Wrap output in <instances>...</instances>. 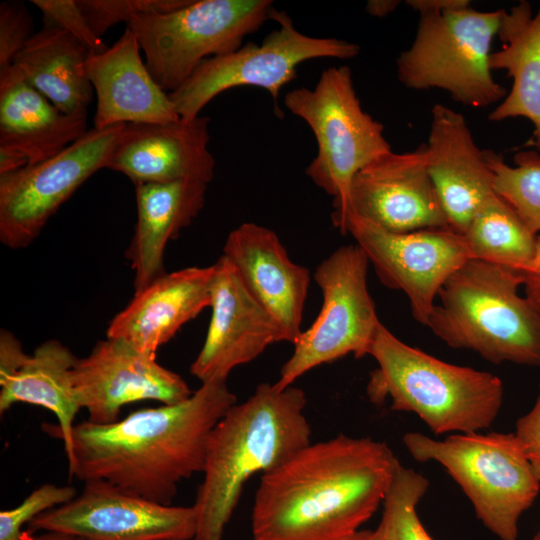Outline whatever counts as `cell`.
<instances>
[{"instance_id":"6da1fadb","label":"cell","mask_w":540,"mask_h":540,"mask_svg":"<svg viewBox=\"0 0 540 540\" xmlns=\"http://www.w3.org/2000/svg\"><path fill=\"white\" fill-rule=\"evenodd\" d=\"M401 463L382 441L344 434L310 443L261 476L252 540H341L379 506Z\"/></svg>"},{"instance_id":"7a4b0ae2","label":"cell","mask_w":540,"mask_h":540,"mask_svg":"<svg viewBox=\"0 0 540 540\" xmlns=\"http://www.w3.org/2000/svg\"><path fill=\"white\" fill-rule=\"evenodd\" d=\"M236 403L227 381L216 380L202 383L176 404L139 409L111 424L80 422L73 430L69 476L103 480L172 505L179 483L202 473L209 435Z\"/></svg>"},{"instance_id":"3957f363","label":"cell","mask_w":540,"mask_h":540,"mask_svg":"<svg viewBox=\"0 0 540 540\" xmlns=\"http://www.w3.org/2000/svg\"><path fill=\"white\" fill-rule=\"evenodd\" d=\"M306 403L301 388L278 390L262 383L218 421L208 438L203 480L192 505L193 540H223L250 477L271 471L311 443Z\"/></svg>"},{"instance_id":"277c9868","label":"cell","mask_w":540,"mask_h":540,"mask_svg":"<svg viewBox=\"0 0 540 540\" xmlns=\"http://www.w3.org/2000/svg\"><path fill=\"white\" fill-rule=\"evenodd\" d=\"M377 362L369 400H391V410L415 413L435 435L489 428L504 399L502 380L487 371L442 361L397 338L382 323L369 353Z\"/></svg>"},{"instance_id":"5b68a950","label":"cell","mask_w":540,"mask_h":540,"mask_svg":"<svg viewBox=\"0 0 540 540\" xmlns=\"http://www.w3.org/2000/svg\"><path fill=\"white\" fill-rule=\"evenodd\" d=\"M522 285L523 274L470 258L439 290L426 327L491 363L540 367V309L518 293Z\"/></svg>"},{"instance_id":"8992f818","label":"cell","mask_w":540,"mask_h":540,"mask_svg":"<svg viewBox=\"0 0 540 540\" xmlns=\"http://www.w3.org/2000/svg\"><path fill=\"white\" fill-rule=\"evenodd\" d=\"M403 443L415 460L445 468L487 530L500 540H517L520 519L536 500L540 482L515 433H455L435 439L407 432Z\"/></svg>"},{"instance_id":"52a82bcc","label":"cell","mask_w":540,"mask_h":540,"mask_svg":"<svg viewBox=\"0 0 540 540\" xmlns=\"http://www.w3.org/2000/svg\"><path fill=\"white\" fill-rule=\"evenodd\" d=\"M500 21L501 10L470 6L420 12L412 44L396 59L398 80L413 90L441 89L473 108L500 103L507 91L489 66Z\"/></svg>"},{"instance_id":"ba28073f","label":"cell","mask_w":540,"mask_h":540,"mask_svg":"<svg viewBox=\"0 0 540 540\" xmlns=\"http://www.w3.org/2000/svg\"><path fill=\"white\" fill-rule=\"evenodd\" d=\"M284 104L315 136L317 154L305 172L333 197L332 222L337 227L347 213L355 175L392 151L384 126L362 109L348 66L327 68L314 88L289 91Z\"/></svg>"},{"instance_id":"9c48e42d","label":"cell","mask_w":540,"mask_h":540,"mask_svg":"<svg viewBox=\"0 0 540 540\" xmlns=\"http://www.w3.org/2000/svg\"><path fill=\"white\" fill-rule=\"evenodd\" d=\"M274 9L271 0H190L173 11L136 15L127 27L152 77L171 93L206 59L240 48Z\"/></svg>"},{"instance_id":"30bf717a","label":"cell","mask_w":540,"mask_h":540,"mask_svg":"<svg viewBox=\"0 0 540 540\" xmlns=\"http://www.w3.org/2000/svg\"><path fill=\"white\" fill-rule=\"evenodd\" d=\"M270 20L279 28L261 44L248 42L232 52L206 59L182 86L169 93L180 118L198 117L217 95L240 86H255L270 93L276 115L281 117L280 91L296 78L299 64L318 58L351 59L360 52L355 43L300 32L285 11L274 9Z\"/></svg>"},{"instance_id":"8fae6325","label":"cell","mask_w":540,"mask_h":540,"mask_svg":"<svg viewBox=\"0 0 540 540\" xmlns=\"http://www.w3.org/2000/svg\"><path fill=\"white\" fill-rule=\"evenodd\" d=\"M369 260L355 243L332 252L315 269L322 307L312 325L302 331L283 364L274 387L283 390L306 372L348 354L362 358L381 324L368 290Z\"/></svg>"},{"instance_id":"7c38bea8","label":"cell","mask_w":540,"mask_h":540,"mask_svg":"<svg viewBox=\"0 0 540 540\" xmlns=\"http://www.w3.org/2000/svg\"><path fill=\"white\" fill-rule=\"evenodd\" d=\"M125 124L92 128L57 155L0 175V241L29 246L60 206L95 172L106 168Z\"/></svg>"},{"instance_id":"4fadbf2b","label":"cell","mask_w":540,"mask_h":540,"mask_svg":"<svg viewBox=\"0 0 540 540\" xmlns=\"http://www.w3.org/2000/svg\"><path fill=\"white\" fill-rule=\"evenodd\" d=\"M337 229L353 237L385 286L408 297L423 326L443 284L471 258L463 235L450 227L396 233L348 212Z\"/></svg>"},{"instance_id":"5bb4252c","label":"cell","mask_w":540,"mask_h":540,"mask_svg":"<svg viewBox=\"0 0 540 540\" xmlns=\"http://www.w3.org/2000/svg\"><path fill=\"white\" fill-rule=\"evenodd\" d=\"M30 531H56L85 540H190L193 506L158 504L103 480L84 482L81 493L32 520Z\"/></svg>"},{"instance_id":"9a60e30c","label":"cell","mask_w":540,"mask_h":540,"mask_svg":"<svg viewBox=\"0 0 540 540\" xmlns=\"http://www.w3.org/2000/svg\"><path fill=\"white\" fill-rule=\"evenodd\" d=\"M78 404L88 412V421L105 425L119 420L129 403L154 400L176 404L193 391L177 373L163 367L156 355L144 353L114 338L98 341L72 370Z\"/></svg>"},{"instance_id":"2e32d148","label":"cell","mask_w":540,"mask_h":540,"mask_svg":"<svg viewBox=\"0 0 540 540\" xmlns=\"http://www.w3.org/2000/svg\"><path fill=\"white\" fill-rule=\"evenodd\" d=\"M348 212L396 233L449 227L424 144L409 152L390 151L360 170L350 187Z\"/></svg>"},{"instance_id":"e0dca14e","label":"cell","mask_w":540,"mask_h":540,"mask_svg":"<svg viewBox=\"0 0 540 540\" xmlns=\"http://www.w3.org/2000/svg\"><path fill=\"white\" fill-rule=\"evenodd\" d=\"M214 268L210 323L190 366L201 383L227 381L235 367L256 359L271 344L288 342L280 324L250 295L224 256Z\"/></svg>"},{"instance_id":"ac0fdd59","label":"cell","mask_w":540,"mask_h":540,"mask_svg":"<svg viewBox=\"0 0 540 540\" xmlns=\"http://www.w3.org/2000/svg\"><path fill=\"white\" fill-rule=\"evenodd\" d=\"M205 116L170 123H126L108 161L133 184L199 180L210 183L215 159Z\"/></svg>"},{"instance_id":"d6986e66","label":"cell","mask_w":540,"mask_h":540,"mask_svg":"<svg viewBox=\"0 0 540 540\" xmlns=\"http://www.w3.org/2000/svg\"><path fill=\"white\" fill-rule=\"evenodd\" d=\"M222 256L294 344L302 333L310 271L289 258L273 230L253 222H244L229 233Z\"/></svg>"},{"instance_id":"ffe728a7","label":"cell","mask_w":540,"mask_h":540,"mask_svg":"<svg viewBox=\"0 0 540 540\" xmlns=\"http://www.w3.org/2000/svg\"><path fill=\"white\" fill-rule=\"evenodd\" d=\"M425 145L427 167L451 229L463 235L476 212L494 194L484 150L465 117L435 104Z\"/></svg>"},{"instance_id":"44dd1931","label":"cell","mask_w":540,"mask_h":540,"mask_svg":"<svg viewBox=\"0 0 540 540\" xmlns=\"http://www.w3.org/2000/svg\"><path fill=\"white\" fill-rule=\"evenodd\" d=\"M140 50L135 34L126 27L105 51L89 55L86 74L97 99L94 128L180 119L169 93L156 83Z\"/></svg>"},{"instance_id":"7402d4cb","label":"cell","mask_w":540,"mask_h":540,"mask_svg":"<svg viewBox=\"0 0 540 540\" xmlns=\"http://www.w3.org/2000/svg\"><path fill=\"white\" fill-rule=\"evenodd\" d=\"M214 264L165 273L135 292L109 323L107 337L156 355L181 327L210 307Z\"/></svg>"},{"instance_id":"603a6c76","label":"cell","mask_w":540,"mask_h":540,"mask_svg":"<svg viewBox=\"0 0 540 540\" xmlns=\"http://www.w3.org/2000/svg\"><path fill=\"white\" fill-rule=\"evenodd\" d=\"M87 113L67 114L28 84L12 65L0 71V148L28 165L45 161L87 132Z\"/></svg>"},{"instance_id":"cb8c5ba5","label":"cell","mask_w":540,"mask_h":540,"mask_svg":"<svg viewBox=\"0 0 540 540\" xmlns=\"http://www.w3.org/2000/svg\"><path fill=\"white\" fill-rule=\"evenodd\" d=\"M208 185L199 180H180L135 186L137 222L125 252L134 271L135 292L166 273V246L203 209Z\"/></svg>"},{"instance_id":"d4e9b609","label":"cell","mask_w":540,"mask_h":540,"mask_svg":"<svg viewBox=\"0 0 540 540\" xmlns=\"http://www.w3.org/2000/svg\"><path fill=\"white\" fill-rule=\"evenodd\" d=\"M497 36L503 46L491 53L489 66L491 70H505L512 78V87L488 119H528L534 128L531 144L540 150V5L535 15L524 0L508 11L501 10Z\"/></svg>"},{"instance_id":"484cf974","label":"cell","mask_w":540,"mask_h":540,"mask_svg":"<svg viewBox=\"0 0 540 540\" xmlns=\"http://www.w3.org/2000/svg\"><path fill=\"white\" fill-rule=\"evenodd\" d=\"M89 55L69 32L43 24L18 53L13 66L58 109L81 114L87 113L94 92L85 68Z\"/></svg>"},{"instance_id":"4316f807","label":"cell","mask_w":540,"mask_h":540,"mask_svg":"<svg viewBox=\"0 0 540 540\" xmlns=\"http://www.w3.org/2000/svg\"><path fill=\"white\" fill-rule=\"evenodd\" d=\"M77 357L58 340L41 343L19 369L0 381V413L16 403H28L51 411L58 421L68 464L73 456L74 419L81 407L72 384Z\"/></svg>"},{"instance_id":"83f0119b","label":"cell","mask_w":540,"mask_h":540,"mask_svg":"<svg viewBox=\"0 0 540 540\" xmlns=\"http://www.w3.org/2000/svg\"><path fill=\"white\" fill-rule=\"evenodd\" d=\"M537 234L495 193L463 233L470 257L525 274L532 266Z\"/></svg>"},{"instance_id":"f1b7e54d","label":"cell","mask_w":540,"mask_h":540,"mask_svg":"<svg viewBox=\"0 0 540 540\" xmlns=\"http://www.w3.org/2000/svg\"><path fill=\"white\" fill-rule=\"evenodd\" d=\"M485 160L493 175V191L506 201L527 225L540 232V153L520 151L514 166L491 149L484 150Z\"/></svg>"},{"instance_id":"f546056e","label":"cell","mask_w":540,"mask_h":540,"mask_svg":"<svg viewBox=\"0 0 540 540\" xmlns=\"http://www.w3.org/2000/svg\"><path fill=\"white\" fill-rule=\"evenodd\" d=\"M429 481L412 468L399 466L383 501L377 529L385 540H433L421 523L417 506Z\"/></svg>"},{"instance_id":"4dcf8cb0","label":"cell","mask_w":540,"mask_h":540,"mask_svg":"<svg viewBox=\"0 0 540 540\" xmlns=\"http://www.w3.org/2000/svg\"><path fill=\"white\" fill-rule=\"evenodd\" d=\"M71 485L45 483L33 490L18 506L0 512V540H24L23 527L46 511L64 505L77 496Z\"/></svg>"},{"instance_id":"1f68e13d","label":"cell","mask_w":540,"mask_h":540,"mask_svg":"<svg viewBox=\"0 0 540 540\" xmlns=\"http://www.w3.org/2000/svg\"><path fill=\"white\" fill-rule=\"evenodd\" d=\"M190 0H77L94 33L102 38L112 26L136 15L176 10Z\"/></svg>"},{"instance_id":"d6a6232c","label":"cell","mask_w":540,"mask_h":540,"mask_svg":"<svg viewBox=\"0 0 540 540\" xmlns=\"http://www.w3.org/2000/svg\"><path fill=\"white\" fill-rule=\"evenodd\" d=\"M43 14V24L58 26L73 35L90 55L105 51L108 46L89 25L77 0H31Z\"/></svg>"},{"instance_id":"836d02e7","label":"cell","mask_w":540,"mask_h":540,"mask_svg":"<svg viewBox=\"0 0 540 540\" xmlns=\"http://www.w3.org/2000/svg\"><path fill=\"white\" fill-rule=\"evenodd\" d=\"M34 35L33 19L22 1L0 4V71L12 66L18 53Z\"/></svg>"},{"instance_id":"e575fe53","label":"cell","mask_w":540,"mask_h":540,"mask_svg":"<svg viewBox=\"0 0 540 540\" xmlns=\"http://www.w3.org/2000/svg\"><path fill=\"white\" fill-rule=\"evenodd\" d=\"M514 433L540 482V383L533 407L517 420Z\"/></svg>"},{"instance_id":"d590c367","label":"cell","mask_w":540,"mask_h":540,"mask_svg":"<svg viewBox=\"0 0 540 540\" xmlns=\"http://www.w3.org/2000/svg\"><path fill=\"white\" fill-rule=\"evenodd\" d=\"M20 341L8 330L0 332V381L14 374L27 358Z\"/></svg>"},{"instance_id":"8d00e7d4","label":"cell","mask_w":540,"mask_h":540,"mask_svg":"<svg viewBox=\"0 0 540 540\" xmlns=\"http://www.w3.org/2000/svg\"><path fill=\"white\" fill-rule=\"evenodd\" d=\"M525 296L540 309V235L537 236L535 257L531 268L523 274Z\"/></svg>"},{"instance_id":"74e56055","label":"cell","mask_w":540,"mask_h":540,"mask_svg":"<svg viewBox=\"0 0 540 540\" xmlns=\"http://www.w3.org/2000/svg\"><path fill=\"white\" fill-rule=\"evenodd\" d=\"M407 5L418 13L423 11H443L470 6L467 0H408Z\"/></svg>"},{"instance_id":"f35d334b","label":"cell","mask_w":540,"mask_h":540,"mask_svg":"<svg viewBox=\"0 0 540 540\" xmlns=\"http://www.w3.org/2000/svg\"><path fill=\"white\" fill-rule=\"evenodd\" d=\"M399 1L396 0H370L366 4V11L375 17H384L392 13L397 6Z\"/></svg>"},{"instance_id":"ab89813d","label":"cell","mask_w":540,"mask_h":540,"mask_svg":"<svg viewBox=\"0 0 540 540\" xmlns=\"http://www.w3.org/2000/svg\"><path fill=\"white\" fill-rule=\"evenodd\" d=\"M24 540H85L81 537L74 536L67 533L56 532V531H44V533L30 536L29 534Z\"/></svg>"},{"instance_id":"60d3db41","label":"cell","mask_w":540,"mask_h":540,"mask_svg":"<svg viewBox=\"0 0 540 540\" xmlns=\"http://www.w3.org/2000/svg\"><path fill=\"white\" fill-rule=\"evenodd\" d=\"M341 540H385L381 535L380 531L376 528L375 530H358Z\"/></svg>"},{"instance_id":"b9f144b4","label":"cell","mask_w":540,"mask_h":540,"mask_svg":"<svg viewBox=\"0 0 540 540\" xmlns=\"http://www.w3.org/2000/svg\"><path fill=\"white\" fill-rule=\"evenodd\" d=\"M531 540H540V528L537 530Z\"/></svg>"}]
</instances>
